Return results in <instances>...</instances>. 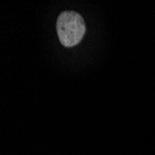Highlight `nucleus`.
<instances>
[{
	"mask_svg": "<svg viewBox=\"0 0 155 155\" xmlns=\"http://www.w3.org/2000/svg\"><path fill=\"white\" fill-rule=\"evenodd\" d=\"M56 27L61 43L66 48L79 44L86 33V23L83 17L73 10L61 12L57 19Z\"/></svg>",
	"mask_w": 155,
	"mask_h": 155,
	"instance_id": "f257e3e1",
	"label": "nucleus"
}]
</instances>
